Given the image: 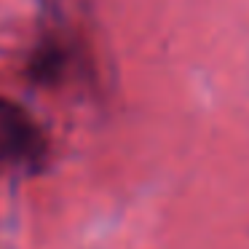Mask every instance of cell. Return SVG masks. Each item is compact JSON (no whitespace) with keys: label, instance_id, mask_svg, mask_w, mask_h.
I'll list each match as a JSON object with an SVG mask.
<instances>
[{"label":"cell","instance_id":"obj_1","mask_svg":"<svg viewBox=\"0 0 249 249\" xmlns=\"http://www.w3.org/2000/svg\"><path fill=\"white\" fill-rule=\"evenodd\" d=\"M0 145L19 161H40L46 153V140L35 121L6 97H0Z\"/></svg>","mask_w":249,"mask_h":249}]
</instances>
